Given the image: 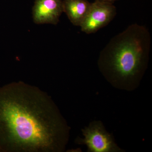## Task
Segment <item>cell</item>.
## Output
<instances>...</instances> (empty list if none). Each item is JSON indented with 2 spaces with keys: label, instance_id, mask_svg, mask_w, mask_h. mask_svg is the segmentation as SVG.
Segmentation results:
<instances>
[{
  "label": "cell",
  "instance_id": "1",
  "mask_svg": "<svg viewBox=\"0 0 152 152\" xmlns=\"http://www.w3.org/2000/svg\"><path fill=\"white\" fill-rule=\"evenodd\" d=\"M70 128L52 98L22 81L0 87V152H62Z\"/></svg>",
  "mask_w": 152,
  "mask_h": 152
},
{
  "label": "cell",
  "instance_id": "2",
  "mask_svg": "<svg viewBox=\"0 0 152 152\" xmlns=\"http://www.w3.org/2000/svg\"><path fill=\"white\" fill-rule=\"evenodd\" d=\"M151 47L148 29L137 23L130 25L101 51L98 60L100 71L113 86L134 88L146 70Z\"/></svg>",
  "mask_w": 152,
  "mask_h": 152
},
{
  "label": "cell",
  "instance_id": "3",
  "mask_svg": "<svg viewBox=\"0 0 152 152\" xmlns=\"http://www.w3.org/2000/svg\"><path fill=\"white\" fill-rule=\"evenodd\" d=\"M82 131L83 138H77L75 142L86 146L88 152L123 151L115 142L113 136L107 132L100 121H94L90 123Z\"/></svg>",
  "mask_w": 152,
  "mask_h": 152
},
{
  "label": "cell",
  "instance_id": "4",
  "mask_svg": "<svg viewBox=\"0 0 152 152\" xmlns=\"http://www.w3.org/2000/svg\"><path fill=\"white\" fill-rule=\"evenodd\" d=\"M117 14L113 4L95 0L91 3L89 10L80 27L82 31L87 34L96 33L108 25Z\"/></svg>",
  "mask_w": 152,
  "mask_h": 152
},
{
  "label": "cell",
  "instance_id": "5",
  "mask_svg": "<svg viewBox=\"0 0 152 152\" xmlns=\"http://www.w3.org/2000/svg\"><path fill=\"white\" fill-rule=\"evenodd\" d=\"M63 12V0H35L33 21L38 25H56Z\"/></svg>",
  "mask_w": 152,
  "mask_h": 152
},
{
  "label": "cell",
  "instance_id": "6",
  "mask_svg": "<svg viewBox=\"0 0 152 152\" xmlns=\"http://www.w3.org/2000/svg\"><path fill=\"white\" fill-rule=\"evenodd\" d=\"M87 0H63V12L74 26H80L89 10Z\"/></svg>",
  "mask_w": 152,
  "mask_h": 152
},
{
  "label": "cell",
  "instance_id": "7",
  "mask_svg": "<svg viewBox=\"0 0 152 152\" xmlns=\"http://www.w3.org/2000/svg\"><path fill=\"white\" fill-rule=\"evenodd\" d=\"M101 1L105 2H107L110 3V4H113V3L115 2L116 1H118V0H101Z\"/></svg>",
  "mask_w": 152,
  "mask_h": 152
}]
</instances>
